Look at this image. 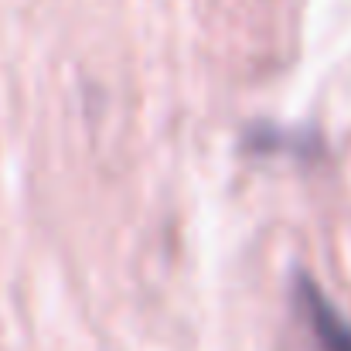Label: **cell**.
<instances>
[{
	"mask_svg": "<svg viewBox=\"0 0 351 351\" xmlns=\"http://www.w3.org/2000/svg\"><path fill=\"white\" fill-rule=\"evenodd\" d=\"M300 304L311 321V331L324 351H351V324L324 300V293L314 283H300Z\"/></svg>",
	"mask_w": 351,
	"mask_h": 351,
	"instance_id": "cell-1",
	"label": "cell"
}]
</instances>
